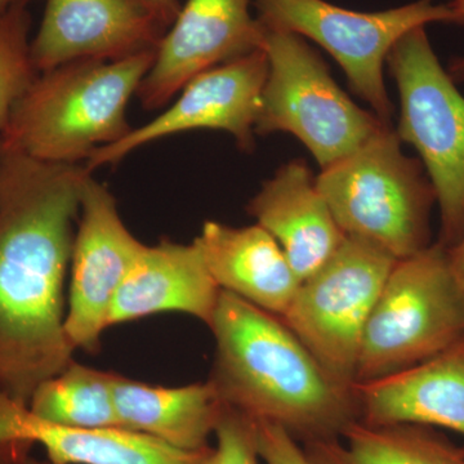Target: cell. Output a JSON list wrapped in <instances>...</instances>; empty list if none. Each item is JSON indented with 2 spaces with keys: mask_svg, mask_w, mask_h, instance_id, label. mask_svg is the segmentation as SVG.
Instances as JSON below:
<instances>
[{
  "mask_svg": "<svg viewBox=\"0 0 464 464\" xmlns=\"http://www.w3.org/2000/svg\"><path fill=\"white\" fill-rule=\"evenodd\" d=\"M90 173L0 139V389L21 404L75 362L63 290Z\"/></svg>",
  "mask_w": 464,
  "mask_h": 464,
  "instance_id": "obj_1",
  "label": "cell"
},
{
  "mask_svg": "<svg viewBox=\"0 0 464 464\" xmlns=\"http://www.w3.org/2000/svg\"><path fill=\"white\" fill-rule=\"evenodd\" d=\"M209 329L208 381L227 408L283 427L301 445L340 439L359 420L353 387L335 381L280 317L221 290Z\"/></svg>",
  "mask_w": 464,
  "mask_h": 464,
  "instance_id": "obj_2",
  "label": "cell"
},
{
  "mask_svg": "<svg viewBox=\"0 0 464 464\" xmlns=\"http://www.w3.org/2000/svg\"><path fill=\"white\" fill-rule=\"evenodd\" d=\"M155 53L74 61L41 72L17 101L0 139L36 160L85 163L132 130L127 106Z\"/></svg>",
  "mask_w": 464,
  "mask_h": 464,
  "instance_id": "obj_3",
  "label": "cell"
},
{
  "mask_svg": "<svg viewBox=\"0 0 464 464\" xmlns=\"http://www.w3.org/2000/svg\"><path fill=\"white\" fill-rule=\"evenodd\" d=\"M346 237L404 259L430 246L435 191L417 159L402 152L398 133L382 128L362 148L315 177Z\"/></svg>",
  "mask_w": 464,
  "mask_h": 464,
  "instance_id": "obj_4",
  "label": "cell"
},
{
  "mask_svg": "<svg viewBox=\"0 0 464 464\" xmlns=\"http://www.w3.org/2000/svg\"><path fill=\"white\" fill-rule=\"evenodd\" d=\"M462 338L464 295L438 241L391 270L362 333L355 383L400 373Z\"/></svg>",
  "mask_w": 464,
  "mask_h": 464,
  "instance_id": "obj_5",
  "label": "cell"
},
{
  "mask_svg": "<svg viewBox=\"0 0 464 464\" xmlns=\"http://www.w3.org/2000/svg\"><path fill=\"white\" fill-rule=\"evenodd\" d=\"M262 50L267 76L255 133L293 134L324 169L389 127L341 90L302 36L265 27Z\"/></svg>",
  "mask_w": 464,
  "mask_h": 464,
  "instance_id": "obj_6",
  "label": "cell"
},
{
  "mask_svg": "<svg viewBox=\"0 0 464 464\" xmlns=\"http://www.w3.org/2000/svg\"><path fill=\"white\" fill-rule=\"evenodd\" d=\"M400 96V141L413 146L435 191L442 246L464 231V97L440 63L426 27H417L387 57Z\"/></svg>",
  "mask_w": 464,
  "mask_h": 464,
  "instance_id": "obj_7",
  "label": "cell"
},
{
  "mask_svg": "<svg viewBox=\"0 0 464 464\" xmlns=\"http://www.w3.org/2000/svg\"><path fill=\"white\" fill-rule=\"evenodd\" d=\"M267 29L311 39L343 69L357 96L391 127L393 106L383 69L391 50L409 32L433 23L464 24L450 5L418 0L402 7L364 14L325 0H252Z\"/></svg>",
  "mask_w": 464,
  "mask_h": 464,
  "instance_id": "obj_8",
  "label": "cell"
},
{
  "mask_svg": "<svg viewBox=\"0 0 464 464\" xmlns=\"http://www.w3.org/2000/svg\"><path fill=\"white\" fill-rule=\"evenodd\" d=\"M396 262L374 244L346 237L335 255L299 284L280 317L343 386L355 383L366 322Z\"/></svg>",
  "mask_w": 464,
  "mask_h": 464,
  "instance_id": "obj_9",
  "label": "cell"
},
{
  "mask_svg": "<svg viewBox=\"0 0 464 464\" xmlns=\"http://www.w3.org/2000/svg\"><path fill=\"white\" fill-rule=\"evenodd\" d=\"M72 244L65 332L74 350L96 353L112 302L145 244L130 234L105 185L88 174Z\"/></svg>",
  "mask_w": 464,
  "mask_h": 464,
  "instance_id": "obj_10",
  "label": "cell"
},
{
  "mask_svg": "<svg viewBox=\"0 0 464 464\" xmlns=\"http://www.w3.org/2000/svg\"><path fill=\"white\" fill-rule=\"evenodd\" d=\"M267 76V58L258 50L192 78L163 114L132 128L121 141L96 150L84 166L90 172L115 164L130 152L168 136L194 130L230 133L244 151L255 148V127Z\"/></svg>",
  "mask_w": 464,
  "mask_h": 464,
  "instance_id": "obj_11",
  "label": "cell"
},
{
  "mask_svg": "<svg viewBox=\"0 0 464 464\" xmlns=\"http://www.w3.org/2000/svg\"><path fill=\"white\" fill-rule=\"evenodd\" d=\"M264 34L250 0H188L137 91L143 108H161L195 76L262 50Z\"/></svg>",
  "mask_w": 464,
  "mask_h": 464,
  "instance_id": "obj_12",
  "label": "cell"
},
{
  "mask_svg": "<svg viewBox=\"0 0 464 464\" xmlns=\"http://www.w3.org/2000/svg\"><path fill=\"white\" fill-rule=\"evenodd\" d=\"M167 26L141 0H45L30 53L38 74L81 60L155 51Z\"/></svg>",
  "mask_w": 464,
  "mask_h": 464,
  "instance_id": "obj_13",
  "label": "cell"
},
{
  "mask_svg": "<svg viewBox=\"0 0 464 464\" xmlns=\"http://www.w3.org/2000/svg\"><path fill=\"white\" fill-rule=\"evenodd\" d=\"M353 391L362 423L418 424L464 436V338L400 373L353 383Z\"/></svg>",
  "mask_w": 464,
  "mask_h": 464,
  "instance_id": "obj_14",
  "label": "cell"
},
{
  "mask_svg": "<svg viewBox=\"0 0 464 464\" xmlns=\"http://www.w3.org/2000/svg\"><path fill=\"white\" fill-rule=\"evenodd\" d=\"M246 210L277 241L299 282L317 273L346 239L302 159L280 167Z\"/></svg>",
  "mask_w": 464,
  "mask_h": 464,
  "instance_id": "obj_15",
  "label": "cell"
},
{
  "mask_svg": "<svg viewBox=\"0 0 464 464\" xmlns=\"http://www.w3.org/2000/svg\"><path fill=\"white\" fill-rule=\"evenodd\" d=\"M219 295L195 240L161 239L134 262L110 308L109 328L160 313L186 314L210 326Z\"/></svg>",
  "mask_w": 464,
  "mask_h": 464,
  "instance_id": "obj_16",
  "label": "cell"
},
{
  "mask_svg": "<svg viewBox=\"0 0 464 464\" xmlns=\"http://www.w3.org/2000/svg\"><path fill=\"white\" fill-rule=\"evenodd\" d=\"M194 240L219 289L275 316L286 313L301 282L262 226L232 227L207 221Z\"/></svg>",
  "mask_w": 464,
  "mask_h": 464,
  "instance_id": "obj_17",
  "label": "cell"
},
{
  "mask_svg": "<svg viewBox=\"0 0 464 464\" xmlns=\"http://www.w3.org/2000/svg\"><path fill=\"white\" fill-rule=\"evenodd\" d=\"M112 393L121 427L183 451L209 447L225 411L209 381L182 387L151 386L114 374Z\"/></svg>",
  "mask_w": 464,
  "mask_h": 464,
  "instance_id": "obj_18",
  "label": "cell"
},
{
  "mask_svg": "<svg viewBox=\"0 0 464 464\" xmlns=\"http://www.w3.org/2000/svg\"><path fill=\"white\" fill-rule=\"evenodd\" d=\"M313 464H464V448L432 427L355 420L340 439L302 445Z\"/></svg>",
  "mask_w": 464,
  "mask_h": 464,
  "instance_id": "obj_19",
  "label": "cell"
},
{
  "mask_svg": "<svg viewBox=\"0 0 464 464\" xmlns=\"http://www.w3.org/2000/svg\"><path fill=\"white\" fill-rule=\"evenodd\" d=\"M114 373L72 362L63 373L42 382L29 400L42 420L84 430L123 429L112 393Z\"/></svg>",
  "mask_w": 464,
  "mask_h": 464,
  "instance_id": "obj_20",
  "label": "cell"
},
{
  "mask_svg": "<svg viewBox=\"0 0 464 464\" xmlns=\"http://www.w3.org/2000/svg\"><path fill=\"white\" fill-rule=\"evenodd\" d=\"M33 18L25 5L0 14V134L18 100L38 76L30 53Z\"/></svg>",
  "mask_w": 464,
  "mask_h": 464,
  "instance_id": "obj_21",
  "label": "cell"
},
{
  "mask_svg": "<svg viewBox=\"0 0 464 464\" xmlns=\"http://www.w3.org/2000/svg\"><path fill=\"white\" fill-rule=\"evenodd\" d=\"M208 464H261L248 418L225 406Z\"/></svg>",
  "mask_w": 464,
  "mask_h": 464,
  "instance_id": "obj_22",
  "label": "cell"
},
{
  "mask_svg": "<svg viewBox=\"0 0 464 464\" xmlns=\"http://www.w3.org/2000/svg\"><path fill=\"white\" fill-rule=\"evenodd\" d=\"M249 420V418H248ZM250 420L253 440L265 464H313L304 447L283 427L265 420Z\"/></svg>",
  "mask_w": 464,
  "mask_h": 464,
  "instance_id": "obj_23",
  "label": "cell"
},
{
  "mask_svg": "<svg viewBox=\"0 0 464 464\" xmlns=\"http://www.w3.org/2000/svg\"><path fill=\"white\" fill-rule=\"evenodd\" d=\"M164 26L170 27L181 11L179 0H141Z\"/></svg>",
  "mask_w": 464,
  "mask_h": 464,
  "instance_id": "obj_24",
  "label": "cell"
},
{
  "mask_svg": "<svg viewBox=\"0 0 464 464\" xmlns=\"http://www.w3.org/2000/svg\"><path fill=\"white\" fill-rule=\"evenodd\" d=\"M449 261H450L451 271L456 277L458 285L464 295V231L460 239L453 246L448 248Z\"/></svg>",
  "mask_w": 464,
  "mask_h": 464,
  "instance_id": "obj_25",
  "label": "cell"
},
{
  "mask_svg": "<svg viewBox=\"0 0 464 464\" xmlns=\"http://www.w3.org/2000/svg\"><path fill=\"white\" fill-rule=\"evenodd\" d=\"M449 5L459 14L464 23V0H450ZM449 74H450L453 79H464V58H460V60H457L456 63H453Z\"/></svg>",
  "mask_w": 464,
  "mask_h": 464,
  "instance_id": "obj_26",
  "label": "cell"
},
{
  "mask_svg": "<svg viewBox=\"0 0 464 464\" xmlns=\"http://www.w3.org/2000/svg\"><path fill=\"white\" fill-rule=\"evenodd\" d=\"M33 2L35 0H0V14L11 8L21 7V5L27 7Z\"/></svg>",
  "mask_w": 464,
  "mask_h": 464,
  "instance_id": "obj_27",
  "label": "cell"
},
{
  "mask_svg": "<svg viewBox=\"0 0 464 464\" xmlns=\"http://www.w3.org/2000/svg\"><path fill=\"white\" fill-rule=\"evenodd\" d=\"M14 464H51L50 462H44V460L36 459V458L32 457V454H27V456L21 458V459L16 460Z\"/></svg>",
  "mask_w": 464,
  "mask_h": 464,
  "instance_id": "obj_28",
  "label": "cell"
}]
</instances>
